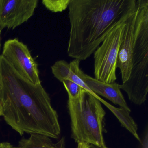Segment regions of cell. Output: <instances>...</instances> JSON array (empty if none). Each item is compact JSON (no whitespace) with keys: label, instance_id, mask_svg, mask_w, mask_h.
Returning a JSON list of instances; mask_svg holds the SVG:
<instances>
[{"label":"cell","instance_id":"obj_10","mask_svg":"<svg viewBox=\"0 0 148 148\" xmlns=\"http://www.w3.org/2000/svg\"><path fill=\"white\" fill-rule=\"evenodd\" d=\"M65 138L53 143L51 138L40 134H32L27 139L23 138L19 142L20 148H65Z\"/></svg>","mask_w":148,"mask_h":148},{"label":"cell","instance_id":"obj_13","mask_svg":"<svg viewBox=\"0 0 148 148\" xmlns=\"http://www.w3.org/2000/svg\"><path fill=\"white\" fill-rule=\"evenodd\" d=\"M62 83L68 93L69 98H77L80 96L84 90L77 84L71 80H64Z\"/></svg>","mask_w":148,"mask_h":148},{"label":"cell","instance_id":"obj_11","mask_svg":"<svg viewBox=\"0 0 148 148\" xmlns=\"http://www.w3.org/2000/svg\"><path fill=\"white\" fill-rule=\"evenodd\" d=\"M108 108L117 118L121 125L127 129L138 141L141 142L137 133V126L133 119L130 116V112L123 108H116L111 105Z\"/></svg>","mask_w":148,"mask_h":148},{"label":"cell","instance_id":"obj_18","mask_svg":"<svg viewBox=\"0 0 148 148\" xmlns=\"http://www.w3.org/2000/svg\"><path fill=\"white\" fill-rule=\"evenodd\" d=\"M2 116V108H1V105L0 104V116Z\"/></svg>","mask_w":148,"mask_h":148},{"label":"cell","instance_id":"obj_5","mask_svg":"<svg viewBox=\"0 0 148 148\" xmlns=\"http://www.w3.org/2000/svg\"><path fill=\"white\" fill-rule=\"evenodd\" d=\"M127 18L109 33L93 53L94 78L97 80L110 84L117 79V60L124 25Z\"/></svg>","mask_w":148,"mask_h":148},{"label":"cell","instance_id":"obj_12","mask_svg":"<svg viewBox=\"0 0 148 148\" xmlns=\"http://www.w3.org/2000/svg\"><path fill=\"white\" fill-rule=\"evenodd\" d=\"M71 0H43L42 4L52 12H61L68 7Z\"/></svg>","mask_w":148,"mask_h":148},{"label":"cell","instance_id":"obj_16","mask_svg":"<svg viewBox=\"0 0 148 148\" xmlns=\"http://www.w3.org/2000/svg\"><path fill=\"white\" fill-rule=\"evenodd\" d=\"M148 132H147L143 141L142 148H148Z\"/></svg>","mask_w":148,"mask_h":148},{"label":"cell","instance_id":"obj_19","mask_svg":"<svg viewBox=\"0 0 148 148\" xmlns=\"http://www.w3.org/2000/svg\"><path fill=\"white\" fill-rule=\"evenodd\" d=\"M1 30H0V41H1ZM0 46H1V44H0Z\"/></svg>","mask_w":148,"mask_h":148},{"label":"cell","instance_id":"obj_15","mask_svg":"<svg viewBox=\"0 0 148 148\" xmlns=\"http://www.w3.org/2000/svg\"><path fill=\"white\" fill-rule=\"evenodd\" d=\"M90 144L84 142H79L78 143L77 148H90Z\"/></svg>","mask_w":148,"mask_h":148},{"label":"cell","instance_id":"obj_8","mask_svg":"<svg viewBox=\"0 0 148 148\" xmlns=\"http://www.w3.org/2000/svg\"><path fill=\"white\" fill-rule=\"evenodd\" d=\"M80 77L94 93L103 96L115 104L131 112L130 109L120 90L119 84L116 82L110 84L103 83L88 76L83 72Z\"/></svg>","mask_w":148,"mask_h":148},{"label":"cell","instance_id":"obj_21","mask_svg":"<svg viewBox=\"0 0 148 148\" xmlns=\"http://www.w3.org/2000/svg\"><path fill=\"white\" fill-rule=\"evenodd\" d=\"M0 3H1V0H0Z\"/></svg>","mask_w":148,"mask_h":148},{"label":"cell","instance_id":"obj_2","mask_svg":"<svg viewBox=\"0 0 148 148\" xmlns=\"http://www.w3.org/2000/svg\"><path fill=\"white\" fill-rule=\"evenodd\" d=\"M136 0H71L68 56L79 61L94 53L109 33L128 18Z\"/></svg>","mask_w":148,"mask_h":148},{"label":"cell","instance_id":"obj_7","mask_svg":"<svg viewBox=\"0 0 148 148\" xmlns=\"http://www.w3.org/2000/svg\"><path fill=\"white\" fill-rule=\"evenodd\" d=\"M38 0H1L0 30L15 29L34 14Z\"/></svg>","mask_w":148,"mask_h":148},{"label":"cell","instance_id":"obj_14","mask_svg":"<svg viewBox=\"0 0 148 148\" xmlns=\"http://www.w3.org/2000/svg\"><path fill=\"white\" fill-rule=\"evenodd\" d=\"M0 148H20L18 147H14L8 142H3L0 143Z\"/></svg>","mask_w":148,"mask_h":148},{"label":"cell","instance_id":"obj_9","mask_svg":"<svg viewBox=\"0 0 148 148\" xmlns=\"http://www.w3.org/2000/svg\"><path fill=\"white\" fill-rule=\"evenodd\" d=\"M80 61L74 59L69 63L65 60H58L51 67L52 73L54 77L60 82L65 80L73 81L102 102L103 99L94 93L81 78L80 76L83 71L79 67Z\"/></svg>","mask_w":148,"mask_h":148},{"label":"cell","instance_id":"obj_20","mask_svg":"<svg viewBox=\"0 0 148 148\" xmlns=\"http://www.w3.org/2000/svg\"><path fill=\"white\" fill-rule=\"evenodd\" d=\"M103 148H107V147H106H106H104Z\"/></svg>","mask_w":148,"mask_h":148},{"label":"cell","instance_id":"obj_17","mask_svg":"<svg viewBox=\"0 0 148 148\" xmlns=\"http://www.w3.org/2000/svg\"><path fill=\"white\" fill-rule=\"evenodd\" d=\"M90 148H99V147H97V146H95V145H90Z\"/></svg>","mask_w":148,"mask_h":148},{"label":"cell","instance_id":"obj_6","mask_svg":"<svg viewBox=\"0 0 148 148\" xmlns=\"http://www.w3.org/2000/svg\"><path fill=\"white\" fill-rule=\"evenodd\" d=\"M1 55L21 77L34 84H41L38 64L27 46L18 39L7 40Z\"/></svg>","mask_w":148,"mask_h":148},{"label":"cell","instance_id":"obj_3","mask_svg":"<svg viewBox=\"0 0 148 148\" xmlns=\"http://www.w3.org/2000/svg\"><path fill=\"white\" fill-rule=\"evenodd\" d=\"M138 22L129 79L119 84L132 103L141 105L148 92V0H136Z\"/></svg>","mask_w":148,"mask_h":148},{"label":"cell","instance_id":"obj_1","mask_svg":"<svg viewBox=\"0 0 148 148\" xmlns=\"http://www.w3.org/2000/svg\"><path fill=\"white\" fill-rule=\"evenodd\" d=\"M0 104L5 121L21 136L26 132L58 138V116L41 84H34L21 77L1 55Z\"/></svg>","mask_w":148,"mask_h":148},{"label":"cell","instance_id":"obj_4","mask_svg":"<svg viewBox=\"0 0 148 148\" xmlns=\"http://www.w3.org/2000/svg\"><path fill=\"white\" fill-rule=\"evenodd\" d=\"M71 138L76 143L84 142L99 148L106 147L103 138L105 111L101 102L84 90L79 97L69 98Z\"/></svg>","mask_w":148,"mask_h":148}]
</instances>
